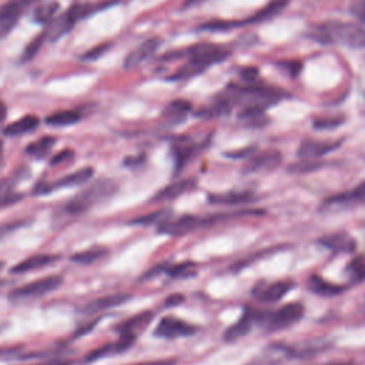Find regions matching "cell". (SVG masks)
I'll return each instance as SVG.
<instances>
[{"label": "cell", "mask_w": 365, "mask_h": 365, "mask_svg": "<svg viewBox=\"0 0 365 365\" xmlns=\"http://www.w3.org/2000/svg\"><path fill=\"white\" fill-rule=\"evenodd\" d=\"M310 36L324 45H345L348 47H365V29L354 23L325 22L311 29Z\"/></svg>", "instance_id": "obj_1"}, {"label": "cell", "mask_w": 365, "mask_h": 365, "mask_svg": "<svg viewBox=\"0 0 365 365\" xmlns=\"http://www.w3.org/2000/svg\"><path fill=\"white\" fill-rule=\"evenodd\" d=\"M116 192V185L110 180H100L95 185H91L87 190L77 194L66 204V211L70 215H80L93 207L99 201L110 197Z\"/></svg>", "instance_id": "obj_2"}, {"label": "cell", "mask_w": 365, "mask_h": 365, "mask_svg": "<svg viewBox=\"0 0 365 365\" xmlns=\"http://www.w3.org/2000/svg\"><path fill=\"white\" fill-rule=\"evenodd\" d=\"M62 283H63V279L60 276L45 277V279L36 280L33 283H29V284L19 287V288L12 290L10 294H9V298L17 301V300L42 297V295H46V294L57 290L60 286H62Z\"/></svg>", "instance_id": "obj_3"}, {"label": "cell", "mask_w": 365, "mask_h": 365, "mask_svg": "<svg viewBox=\"0 0 365 365\" xmlns=\"http://www.w3.org/2000/svg\"><path fill=\"white\" fill-rule=\"evenodd\" d=\"M187 54L190 60L199 62L208 68L210 65L220 63L230 56V50L219 46V45H211V43H200L194 45L187 50Z\"/></svg>", "instance_id": "obj_4"}, {"label": "cell", "mask_w": 365, "mask_h": 365, "mask_svg": "<svg viewBox=\"0 0 365 365\" xmlns=\"http://www.w3.org/2000/svg\"><path fill=\"white\" fill-rule=\"evenodd\" d=\"M304 316V306L300 302H290L284 307L272 313L268 320L270 331H280L284 328H290L293 324L298 323Z\"/></svg>", "instance_id": "obj_5"}, {"label": "cell", "mask_w": 365, "mask_h": 365, "mask_svg": "<svg viewBox=\"0 0 365 365\" xmlns=\"http://www.w3.org/2000/svg\"><path fill=\"white\" fill-rule=\"evenodd\" d=\"M30 3H33L32 0H12L0 6V39L6 38L12 32L24 8Z\"/></svg>", "instance_id": "obj_6"}, {"label": "cell", "mask_w": 365, "mask_h": 365, "mask_svg": "<svg viewBox=\"0 0 365 365\" xmlns=\"http://www.w3.org/2000/svg\"><path fill=\"white\" fill-rule=\"evenodd\" d=\"M197 331V328L186 321H182L180 318H174V317H164L155 334L160 339H177V337H187L192 336Z\"/></svg>", "instance_id": "obj_7"}, {"label": "cell", "mask_w": 365, "mask_h": 365, "mask_svg": "<svg viewBox=\"0 0 365 365\" xmlns=\"http://www.w3.org/2000/svg\"><path fill=\"white\" fill-rule=\"evenodd\" d=\"M91 176H93V169L91 167H84L80 169L72 174L65 176L63 178H60L56 182H49V185H39L35 190L36 194H46L50 193L56 189H63V187H75V186H80L83 182H86Z\"/></svg>", "instance_id": "obj_8"}, {"label": "cell", "mask_w": 365, "mask_h": 365, "mask_svg": "<svg viewBox=\"0 0 365 365\" xmlns=\"http://www.w3.org/2000/svg\"><path fill=\"white\" fill-rule=\"evenodd\" d=\"M283 157L281 153L277 150H267L263 153L251 157L247 164L244 166V173L253 174V173H265L270 170H274L280 166Z\"/></svg>", "instance_id": "obj_9"}, {"label": "cell", "mask_w": 365, "mask_h": 365, "mask_svg": "<svg viewBox=\"0 0 365 365\" xmlns=\"http://www.w3.org/2000/svg\"><path fill=\"white\" fill-rule=\"evenodd\" d=\"M162 46V39L159 38H153V39H148L146 42H143L141 45H139L134 50H132L126 60H125V68L126 69H133L140 66L141 63L147 62V60L155 56L156 52L160 49Z\"/></svg>", "instance_id": "obj_10"}, {"label": "cell", "mask_w": 365, "mask_h": 365, "mask_svg": "<svg viewBox=\"0 0 365 365\" xmlns=\"http://www.w3.org/2000/svg\"><path fill=\"white\" fill-rule=\"evenodd\" d=\"M341 141H320L307 139L300 144L298 148V156L304 160H313L317 157H323L324 155L329 153V151L339 148Z\"/></svg>", "instance_id": "obj_11"}, {"label": "cell", "mask_w": 365, "mask_h": 365, "mask_svg": "<svg viewBox=\"0 0 365 365\" xmlns=\"http://www.w3.org/2000/svg\"><path fill=\"white\" fill-rule=\"evenodd\" d=\"M204 220L194 217V216H182L174 222L166 220L164 223L160 224L159 231L160 233H166L170 235H185L193 230H196L197 227L203 226Z\"/></svg>", "instance_id": "obj_12"}, {"label": "cell", "mask_w": 365, "mask_h": 365, "mask_svg": "<svg viewBox=\"0 0 365 365\" xmlns=\"http://www.w3.org/2000/svg\"><path fill=\"white\" fill-rule=\"evenodd\" d=\"M320 244L336 254H350L355 250V241L347 233H334L318 240Z\"/></svg>", "instance_id": "obj_13"}, {"label": "cell", "mask_w": 365, "mask_h": 365, "mask_svg": "<svg viewBox=\"0 0 365 365\" xmlns=\"http://www.w3.org/2000/svg\"><path fill=\"white\" fill-rule=\"evenodd\" d=\"M263 313L260 311H256V310H249L244 313V316L241 317V320H238L234 325H231L226 332H224V340L228 341V343H233V341H237L240 340L241 337L247 336V334L250 332L251 327H253V323L256 320H258L261 317Z\"/></svg>", "instance_id": "obj_14"}, {"label": "cell", "mask_w": 365, "mask_h": 365, "mask_svg": "<svg viewBox=\"0 0 365 365\" xmlns=\"http://www.w3.org/2000/svg\"><path fill=\"white\" fill-rule=\"evenodd\" d=\"M196 186V180L194 178H185V180H178L176 182H171V185L166 186L160 192H157L151 201H170L173 199H177L182 196L185 193L190 192Z\"/></svg>", "instance_id": "obj_15"}, {"label": "cell", "mask_w": 365, "mask_h": 365, "mask_svg": "<svg viewBox=\"0 0 365 365\" xmlns=\"http://www.w3.org/2000/svg\"><path fill=\"white\" fill-rule=\"evenodd\" d=\"M294 287L293 281L288 280H283V281H276L270 286L261 287L260 290H256V297L263 301V302H277L280 301L283 297H286L288 294V291Z\"/></svg>", "instance_id": "obj_16"}, {"label": "cell", "mask_w": 365, "mask_h": 365, "mask_svg": "<svg viewBox=\"0 0 365 365\" xmlns=\"http://www.w3.org/2000/svg\"><path fill=\"white\" fill-rule=\"evenodd\" d=\"M130 298L129 294H113V295H106L102 298H98L95 301H91L88 306L83 309L84 314H99L102 311L114 309L125 304Z\"/></svg>", "instance_id": "obj_17"}, {"label": "cell", "mask_w": 365, "mask_h": 365, "mask_svg": "<svg viewBox=\"0 0 365 365\" xmlns=\"http://www.w3.org/2000/svg\"><path fill=\"white\" fill-rule=\"evenodd\" d=\"M60 260V256H53V254H38V256H32L29 257L23 261H20L19 264H16L12 268V272L15 274H23V272H30V271H36V270H42L47 265L54 264L56 261Z\"/></svg>", "instance_id": "obj_18"}, {"label": "cell", "mask_w": 365, "mask_h": 365, "mask_svg": "<svg viewBox=\"0 0 365 365\" xmlns=\"http://www.w3.org/2000/svg\"><path fill=\"white\" fill-rule=\"evenodd\" d=\"M287 3H288V0H272V2H270L264 9H261L258 13H256L253 17L240 22V26L260 23V22H264L267 19L277 16L287 6Z\"/></svg>", "instance_id": "obj_19"}, {"label": "cell", "mask_w": 365, "mask_h": 365, "mask_svg": "<svg viewBox=\"0 0 365 365\" xmlns=\"http://www.w3.org/2000/svg\"><path fill=\"white\" fill-rule=\"evenodd\" d=\"M151 318H153V314H151V311H144V313H140V314L126 320L125 323L118 324V327L116 329L120 334H134V336H136L139 331L144 329L150 324Z\"/></svg>", "instance_id": "obj_20"}, {"label": "cell", "mask_w": 365, "mask_h": 365, "mask_svg": "<svg viewBox=\"0 0 365 365\" xmlns=\"http://www.w3.org/2000/svg\"><path fill=\"white\" fill-rule=\"evenodd\" d=\"M39 126V118L36 116H24L16 121H13V123H10L9 126H6L5 129V134L6 136H22V134H26L29 132H33L36 130Z\"/></svg>", "instance_id": "obj_21"}, {"label": "cell", "mask_w": 365, "mask_h": 365, "mask_svg": "<svg viewBox=\"0 0 365 365\" xmlns=\"http://www.w3.org/2000/svg\"><path fill=\"white\" fill-rule=\"evenodd\" d=\"M307 286H309V288H310L313 293L320 294V295H325V297L341 294L343 290H344L341 286L328 283L327 280H324V279H321V277H318V276L310 277Z\"/></svg>", "instance_id": "obj_22"}, {"label": "cell", "mask_w": 365, "mask_h": 365, "mask_svg": "<svg viewBox=\"0 0 365 365\" xmlns=\"http://www.w3.org/2000/svg\"><path fill=\"white\" fill-rule=\"evenodd\" d=\"M208 201L211 204H220V205H233L253 201L251 193H224V194H211L208 196Z\"/></svg>", "instance_id": "obj_23"}, {"label": "cell", "mask_w": 365, "mask_h": 365, "mask_svg": "<svg viewBox=\"0 0 365 365\" xmlns=\"http://www.w3.org/2000/svg\"><path fill=\"white\" fill-rule=\"evenodd\" d=\"M80 120V114L75 110H65V111H57L54 114H50L46 118V123L49 126L54 127H62V126H70L77 123Z\"/></svg>", "instance_id": "obj_24"}, {"label": "cell", "mask_w": 365, "mask_h": 365, "mask_svg": "<svg viewBox=\"0 0 365 365\" xmlns=\"http://www.w3.org/2000/svg\"><path fill=\"white\" fill-rule=\"evenodd\" d=\"M56 143V139L54 137H50V136H46V137H42L39 139L38 141L32 143L30 146H27L26 148V153L29 156L32 157H36V159H43L49 155V151L53 148Z\"/></svg>", "instance_id": "obj_25"}, {"label": "cell", "mask_w": 365, "mask_h": 365, "mask_svg": "<svg viewBox=\"0 0 365 365\" xmlns=\"http://www.w3.org/2000/svg\"><path fill=\"white\" fill-rule=\"evenodd\" d=\"M109 253L107 249L104 247H91V249H87L84 251H80L77 254H75L72 257V261L73 263H77V264H81V265H87V264H93L99 260H102L106 254Z\"/></svg>", "instance_id": "obj_26"}, {"label": "cell", "mask_w": 365, "mask_h": 365, "mask_svg": "<svg viewBox=\"0 0 365 365\" xmlns=\"http://www.w3.org/2000/svg\"><path fill=\"white\" fill-rule=\"evenodd\" d=\"M207 68L199 62H194V60H189V63H186L185 66H181L174 75H171L169 77V80H186V79H192L200 73H203Z\"/></svg>", "instance_id": "obj_27"}, {"label": "cell", "mask_w": 365, "mask_h": 365, "mask_svg": "<svg viewBox=\"0 0 365 365\" xmlns=\"http://www.w3.org/2000/svg\"><path fill=\"white\" fill-rule=\"evenodd\" d=\"M347 272L354 283H361L365 280V257L358 256L352 258L347 265Z\"/></svg>", "instance_id": "obj_28"}, {"label": "cell", "mask_w": 365, "mask_h": 365, "mask_svg": "<svg viewBox=\"0 0 365 365\" xmlns=\"http://www.w3.org/2000/svg\"><path fill=\"white\" fill-rule=\"evenodd\" d=\"M12 190H13V181L10 178L0 180V208L19 201L20 196L13 194Z\"/></svg>", "instance_id": "obj_29"}, {"label": "cell", "mask_w": 365, "mask_h": 365, "mask_svg": "<svg viewBox=\"0 0 365 365\" xmlns=\"http://www.w3.org/2000/svg\"><path fill=\"white\" fill-rule=\"evenodd\" d=\"M192 110V104L187 100H174L164 110V116L169 118L185 117Z\"/></svg>", "instance_id": "obj_30"}, {"label": "cell", "mask_w": 365, "mask_h": 365, "mask_svg": "<svg viewBox=\"0 0 365 365\" xmlns=\"http://www.w3.org/2000/svg\"><path fill=\"white\" fill-rule=\"evenodd\" d=\"M60 5L59 2H47L40 5L35 12V20L39 23H49L53 16L59 12Z\"/></svg>", "instance_id": "obj_31"}, {"label": "cell", "mask_w": 365, "mask_h": 365, "mask_svg": "<svg viewBox=\"0 0 365 365\" xmlns=\"http://www.w3.org/2000/svg\"><path fill=\"white\" fill-rule=\"evenodd\" d=\"M167 220V212L164 210L150 212L144 217H139L132 222V224H141V226H151V224H162Z\"/></svg>", "instance_id": "obj_32"}, {"label": "cell", "mask_w": 365, "mask_h": 365, "mask_svg": "<svg viewBox=\"0 0 365 365\" xmlns=\"http://www.w3.org/2000/svg\"><path fill=\"white\" fill-rule=\"evenodd\" d=\"M46 39H47V38H46V32H43V33H40L38 38H35L32 42H30V43L27 45L23 56H22V62H29V60H32V59L38 54V52L40 50V47H42V45H43V42H45Z\"/></svg>", "instance_id": "obj_33"}, {"label": "cell", "mask_w": 365, "mask_h": 365, "mask_svg": "<svg viewBox=\"0 0 365 365\" xmlns=\"http://www.w3.org/2000/svg\"><path fill=\"white\" fill-rule=\"evenodd\" d=\"M341 123H344V117L341 116H334V117H321L314 121V127L320 130H328V129H336Z\"/></svg>", "instance_id": "obj_34"}, {"label": "cell", "mask_w": 365, "mask_h": 365, "mask_svg": "<svg viewBox=\"0 0 365 365\" xmlns=\"http://www.w3.org/2000/svg\"><path fill=\"white\" fill-rule=\"evenodd\" d=\"M194 268V264L192 263H181L174 267H169L167 272L170 277H182V276H190Z\"/></svg>", "instance_id": "obj_35"}, {"label": "cell", "mask_w": 365, "mask_h": 365, "mask_svg": "<svg viewBox=\"0 0 365 365\" xmlns=\"http://www.w3.org/2000/svg\"><path fill=\"white\" fill-rule=\"evenodd\" d=\"M321 166H323L321 163L314 162V160H304L302 163L293 164V166L290 167V171H291V173H309V171H313V170L320 169Z\"/></svg>", "instance_id": "obj_36"}, {"label": "cell", "mask_w": 365, "mask_h": 365, "mask_svg": "<svg viewBox=\"0 0 365 365\" xmlns=\"http://www.w3.org/2000/svg\"><path fill=\"white\" fill-rule=\"evenodd\" d=\"M24 224H26V220H19V222H10V223L0 224V240H3L6 235L12 234L15 230L23 227Z\"/></svg>", "instance_id": "obj_37"}, {"label": "cell", "mask_w": 365, "mask_h": 365, "mask_svg": "<svg viewBox=\"0 0 365 365\" xmlns=\"http://www.w3.org/2000/svg\"><path fill=\"white\" fill-rule=\"evenodd\" d=\"M109 49H110V45H109V43L96 46V47H93L91 50H88L87 53H84V54L81 56V59H83V60H96V59L102 57Z\"/></svg>", "instance_id": "obj_38"}, {"label": "cell", "mask_w": 365, "mask_h": 365, "mask_svg": "<svg viewBox=\"0 0 365 365\" xmlns=\"http://www.w3.org/2000/svg\"><path fill=\"white\" fill-rule=\"evenodd\" d=\"M73 157H75V151L68 148V150H63V151H60V153H57V155L52 159L50 164H52V166H59V164H62V163H66V162L72 160Z\"/></svg>", "instance_id": "obj_39"}, {"label": "cell", "mask_w": 365, "mask_h": 365, "mask_svg": "<svg viewBox=\"0 0 365 365\" xmlns=\"http://www.w3.org/2000/svg\"><path fill=\"white\" fill-rule=\"evenodd\" d=\"M109 354H114V347H113V344L104 345V347H102V348H98V350L93 351V352H90L88 357H87V361H96V359H100V358L109 355Z\"/></svg>", "instance_id": "obj_40"}, {"label": "cell", "mask_w": 365, "mask_h": 365, "mask_svg": "<svg viewBox=\"0 0 365 365\" xmlns=\"http://www.w3.org/2000/svg\"><path fill=\"white\" fill-rule=\"evenodd\" d=\"M258 70L257 68H246L241 70V79L247 83H254L258 79Z\"/></svg>", "instance_id": "obj_41"}, {"label": "cell", "mask_w": 365, "mask_h": 365, "mask_svg": "<svg viewBox=\"0 0 365 365\" xmlns=\"http://www.w3.org/2000/svg\"><path fill=\"white\" fill-rule=\"evenodd\" d=\"M280 68H283L290 76H297L301 72L300 62H284V63H280Z\"/></svg>", "instance_id": "obj_42"}, {"label": "cell", "mask_w": 365, "mask_h": 365, "mask_svg": "<svg viewBox=\"0 0 365 365\" xmlns=\"http://www.w3.org/2000/svg\"><path fill=\"white\" fill-rule=\"evenodd\" d=\"M352 15L362 23H365V0H361V2L355 3L352 8Z\"/></svg>", "instance_id": "obj_43"}, {"label": "cell", "mask_w": 365, "mask_h": 365, "mask_svg": "<svg viewBox=\"0 0 365 365\" xmlns=\"http://www.w3.org/2000/svg\"><path fill=\"white\" fill-rule=\"evenodd\" d=\"M167 270H169V265H167V264L156 265V267H153V268H151L150 271H147V272L144 274V279H151V277H153V276H159L160 272H163V271H167Z\"/></svg>", "instance_id": "obj_44"}, {"label": "cell", "mask_w": 365, "mask_h": 365, "mask_svg": "<svg viewBox=\"0 0 365 365\" xmlns=\"http://www.w3.org/2000/svg\"><path fill=\"white\" fill-rule=\"evenodd\" d=\"M182 301H185V297H182V295H177V294H174V295L169 297V298L164 301V306H166V307H174V306H180V304H181Z\"/></svg>", "instance_id": "obj_45"}, {"label": "cell", "mask_w": 365, "mask_h": 365, "mask_svg": "<svg viewBox=\"0 0 365 365\" xmlns=\"http://www.w3.org/2000/svg\"><path fill=\"white\" fill-rule=\"evenodd\" d=\"M174 359H159V361H148V362H139L134 365H174Z\"/></svg>", "instance_id": "obj_46"}, {"label": "cell", "mask_w": 365, "mask_h": 365, "mask_svg": "<svg viewBox=\"0 0 365 365\" xmlns=\"http://www.w3.org/2000/svg\"><path fill=\"white\" fill-rule=\"evenodd\" d=\"M36 365H70L69 361H52V362H43V364H36Z\"/></svg>", "instance_id": "obj_47"}, {"label": "cell", "mask_w": 365, "mask_h": 365, "mask_svg": "<svg viewBox=\"0 0 365 365\" xmlns=\"http://www.w3.org/2000/svg\"><path fill=\"white\" fill-rule=\"evenodd\" d=\"M6 117V106L3 104V102H0V121H3Z\"/></svg>", "instance_id": "obj_48"}, {"label": "cell", "mask_w": 365, "mask_h": 365, "mask_svg": "<svg viewBox=\"0 0 365 365\" xmlns=\"http://www.w3.org/2000/svg\"><path fill=\"white\" fill-rule=\"evenodd\" d=\"M327 365H351V364H347V362H332V364H327Z\"/></svg>", "instance_id": "obj_49"}, {"label": "cell", "mask_w": 365, "mask_h": 365, "mask_svg": "<svg viewBox=\"0 0 365 365\" xmlns=\"http://www.w3.org/2000/svg\"><path fill=\"white\" fill-rule=\"evenodd\" d=\"M2 156H3V144L0 141V159H2Z\"/></svg>", "instance_id": "obj_50"}, {"label": "cell", "mask_w": 365, "mask_h": 365, "mask_svg": "<svg viewBox=\"0 0 365 365\" xmlns=\"http://www.w3.org/2000/svg\"><path fill=\"white\" fill-rule=\"evenodd\" d=\"M194 2V0H187V5H190V3H193Z\"/></svg>", "instance_id": "obj_51"}]
</instances>
